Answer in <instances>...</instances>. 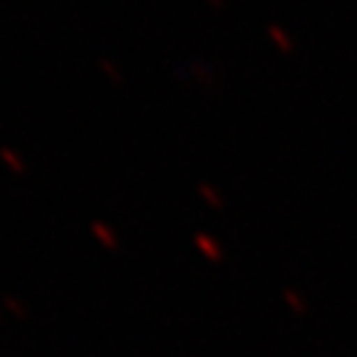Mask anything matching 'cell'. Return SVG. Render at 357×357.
Segmentation results:
<instances>
[{"instance_id": "obj_1", "label": "cell", "mask_w": 357, "mask_h": 357, "mask_svg": "<svg viewBox=\"0 0 357 357\" xmlns=\"http://www.w3.org/2000/svg\"><path fill=\"white\" fill-rule=\"evenodd\" d=\"M268 38H271V43H273L283 55H290V52L296 50V40L290 38L288 30H285L283 25H278V22H271V25H268Z\"/></svg>"}, {"instance_id": "obj_4", "label": "cell", "mask_w": 357, "mask_h": 357, "mask_svg": "<svg viewBox=\"0 0 357 357\" xmlns=\"http://www.w3.org/2000/svg\"><path fill=\"white\" fill-rule=\"evenodd\" d=\"M92 234L97 236V238L102 241V243H107V245H117V238H114V234H112L109 229H107V223H102V221H92Z\"/></svg>"}, {"instance_id": "obj_3", "label": "cell", "mask_w": 357, "mask_h": 357, "mask_svg": "<svg viewBox=\"0 0 357 357\" xmlns=\"http://www.w3.org/2000/svg\"><path fill=\"white\" fill-rule=\"evenodd\" d=\"M0 159H3V164H6L13 174H25V162H22V156H17L13 149L3 146V149H0Z\"/></svg>"}, {"instance_id": "obj_6", "label": "cell", "mask_w": 357, "mask_h": 357, "mask_svg": "<svg viewBox=\"0 0 357 357\" xmlns=\"http://www.w3.org/2000/svg\"><path fill=\"white\" fill-rule=\"evenodd\" d=\"M208 3H211L213 8H223V0H208Z\"/></svg>"}, {"instance_id": "obj_5", "label": "cell", "mask_w": 357, "mask_h": 357, "mask_svg": "<svg viewBox=\"0 0 357 357\" xmlns=\"http://www.w3.org/2000/svg\"><path fill=\"white\" fill-rule=\"evenodd\" d=\"M100 65H102V70H105V73L112 77V82H122L124 75H122V70H119V67L112 65V62L107 60V57H105V60H100Z\"/></svg>"}, {"instance_id": "obj_2", "label": "cell", "mask_w": 357, "mask_h": 357, "mask_svg": "<svg viewBox=\"0 0 357 357\" xmlns=\"http://www.w3.org/2000/svg\"><path fill=\"white\" fill-rule=\"evenodd\" d=\"M199 196L204 201H206V206L223 208V196H221V191H218L216 186L208 184V181H201V184H199Z\"/></svg>"}]
</instances>
